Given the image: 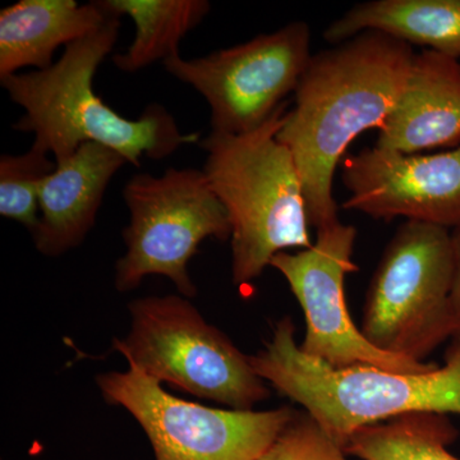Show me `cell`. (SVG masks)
Returning a JSON list of instances; mask_svg holds the SVG:
<instances>
[{
  "mask_svg": "<svg viewBox=\"0 0 460 460\" xmlns=\"http://www.w3.org/2000/svg\"><path fill=\"white\" fill-rule=\"evenodd\" d=\"M375 146L402 154L460 146V62L444 54H414L410 75Z\"/></svg>",
  "mask_w": 460,
  "mask_h": 460,
  "instance_id": "7c38bea8",
  "label": "cell"
},
{
  "mask_svg": "<svg viewBox=\"0 0 460 460\" xmlns=\"http://www.w3.org/2000/svg\"><path fill=\"white\" fill-rule=\"evenodd\" d=\"M119 30L120 18L108 14L95 31L66 47L50 68L0 78L9 99L25 111L14 129L32 133V146L56 163L86 142L113 148L127 163L140 166L142 157L164 160L183 145L201 141L198 133H181L163 105H148L138 119H128L96 95L93 77L113 50Z\"/></svg>",
  "mask_w": 460,
  "mask_h": 460,
  "instance_id": "7a4b0ae2",
  "label": "cell"
},
{
  "mask_svg": "<svg viewBox=\"0 0 460 460\" xmlns=\"http://www.w3.org/2000/svg\"><path fill=\"white\" fill-rule=\"evenodd\" d=\"M57 168L56 160L31 146L21 155L0 157V215L22 224L30 233L38 228L39 189Z\"/></svg>",
  "mask_w": 460,
  "mask_h": 460,
  "instance_id": "ac0fdd59",
  "label": "cell"
},
{
  "mask_svg": "<svg viewBox=\"0 0 460 460\" xmlns=\"http://www.w3.org/2000/svg\"><path fill=\"white\" fill-rule=\"evenodd\" d=\"M105 13L135 23V39L124 53L115 54L114 66L135 74L157 60L180 54L181 41L210 13L208 0H96Z\"/></svg>",
  "mask_w": 460,
  "mask_h": 460,
  "instance_id": "2e32d148",
  "label": "cell"
},
{
  "mask_svg": "<svg viewBox=\"0 0 460 460\" xmlns=\"http://www.w3.org/2000/svg\"><path fill=\"white\" fill-rule=\"evenodd\" d=\"M458 436L447 414L416 411L357 429L344 450L361 460H460L449 452Z\"/></svg>",
  "mask_w": 460,
  "mask_h": 460,
  "instance_id": "e0dca14e",
  "label": "cell"
},
{
  "mask_svg": "<svg viewBox=\"0 0 460 460\" xmlns=\"http://www.w3.org/2000/svg\"><path fill=\"white\" fill-rule=\"evenodd\" d=\"M341 181L349 192L344 210L372 219L460 226V146L441 153L402 154L366 147L341 162Z\"/></svg>",
  "mask_w": 460,
  "mask_h": 460,
  "instance_id": "8fae6325",
  "label": "cell"
},
{
  "mask_svg": "<svg viewBox=\"0 0 460 460\" xmlns=\"http://www.w3.org/2000/svg\"><path fill=\"white\" fill-rule=\"evenodd\" d=\"M313 246L278 253L270 266L286 278L304 311L302 352L332 368L372 366L383 370L420 374L438 363L381 352L354 323L345 298V279L358 271L353 261L357 229L341 222L316 230Z\"/></svg>",
  "mask_w": 460,
  "mask_h": 460,
  "instance_id": "30bf717a",
  "label": "cell"
},
{
  "mask_svg": "<svg viewBox=\"0 0 460 460\" xmlns=\"http://www.w3.org/2000/svg\"><path fill=\"white\" fill-rule=\"evenodd\" d=\"M289 102L255 131L210 132L204 171L228 214L232 280L251 286L278 253L313 246L307 204L292 154L279 140Z\"/></svg>",
  "mask_w": 460,
  "mask_h": 460,
  "instance_id": "277c9868",
  "label": "cell"
},
{
  "mask_svg": "<svg viewBox=\"0 0 460 460\" xmlns=\"http://www.w3.org/2000/svg\"><path fill=\"white\" fill-rule=\"evenodd\" d=\"M96 380L109 404L123 407L140 423L156 460H260L296 413L292 407H205L175 398L132 366Z\"/></svg>",
  "mask_w": 460,
  "mask_h": 460,
  "instance_id": "ba28073f",
  "label": "cell"
},
{
  "mask_svg": "<svg viewBox=\"0 0 460 460\" xmlns=\"http://www.w3.org/2000/svg\"><path fill=\"white\" fill-rule=\"evenodd\" d=\"M311 58L310 26L298 21L208 56L177 54L164 66L206 100L211 131L243 135L270 119L296 93Z\"/></svg>",
  "mask_w": 460,
  "mask_h": 460,
  "instance_id": "9c48e42d",
  "label": "cell"
},
{
  "mask_svg": "<svg viewBox=\"0 0 460 460\" xmlns=\"http://www.w3.org/2000/svg\"><path fill=\"white\" fill-rule=\"evenodd\" d=\"M452 232L404 222L390 239L363 304V337L381 352L425 362L452 339Z\"/></svg>",
  "mask_w": 460,
  "mask_h": 460,
  "instance_id": "8992f818",
  "label": "cell"
},
{
  "mask_svg": "<svg viewBox=\"0 0 460 460\" xmlns=\"http://www.w3.org/2000/svg\"><path fill=\"white\" fill-rule=\"evenodd\" d=\"M260 460H349L341 445L307 413L296 411Z\"/></svg>",
  "mask_w": 460,
  "mask_h": 460,
  "instance_id": "d6986e66",
  "label": "cell"
},
{
  "mask_svg": "<svg viewBox=\"0 0 460 460\" xmlns=\"http://www.w3.org/2000/svg\"><path fill=\"white\" fill-rule=\"evenodd\" d=\"M126 164L118 151L95 142L81 145L74 155L57 163L39 189L40 217L32 233L39 252L57 257L83 243L109 183Z\"/></svg>",
  "mask_w": 460,
  "mask_h": 460,
  "instance_id": "4fadbf2b",
  "label": "cell"
},
{
  "mask_svg": "<svg viewBox=\"0 0 460 460\" xmlns=\"http://www.w3.org/2000/svg\"><path fill=\"white\" fill-rule=\"evenodd\" d=\"M454 279L450 298V326L452 341H460V226L452 232Z\"/></svg>",
  "mask_w": 460,
  "mask_h": 460,
  "instance_id": "ffe728a7",
  "label": "cell"
},
{
  "mask_svg": "<svg viewBox=\"0 0 460 460\" xmlns=\"http://www.w3.org/2000/svg\"><path fill=\"white\" fill-rule=\"evenodd\" d=\"M129 334L114 349L129 366L229 410L253 411L270 396L268 384L219 329L180 296H147L128 305Z\"/></svg>",
  "mask_w": 460,
  "mask_h": 460,
  "instance_id": "5b68a950",
  "label": "cell"
},
{
  "mask_svg": "<svg viewBox=\"0 0 460 460\" xmlns=\"http://www.w3.org/2000/svg\"><path fill=\"white\" fill-rule=\"evenodd\" d=\"M366 31L385 33L460 59V0H372L354 5L323 32L338 45Z\"/></svg>",
  "mask_w": 460,
  "mask_h": 460,
  "instance_id": "9a60e30c",
  "label": "cell"
},
{
  "mask_svg": "<svg viewBox=\"0 0 460 460\" xmlns=\"http://www.w3.org/2000/svg\"><path fill=\"white\" fill-rule=\"evenodd\" d=\"M108 14L98 3L75 0H20L0 12V78L26 66L44 71L54 53L95 31Z\"/></svg>",
  "mask_w": 460,
  "mask_h": 460,
  "instance_id": "5bb4252c",
  "label": "cell"
},
{
  "mask_svg": "<svg viewBox=\"0 0 460 460\" xmlns=\"http://www.w3.org/2000/svg\"><path fill=\"white\" fill-rule=\"evenodd\" d=\"M411 45L366 31L311 58L278 140L292 154L316 230L341 222L335 172L361 133L380 129L410 75Z\"/></svg>",
  "mask_w": 460,
  "mask_h": 460,
  "instance_id": "6da1fadb",
  "label": "cell"
},
{
  "mask_svg": "<svg viewBox=\"0 0 460 460\" xmlns=\"http://www.w3.org/2000/svg\"><path fill=\"white\" fill-rule=\"evenodd\" d=\"M129 224L126 253L115 265V288L136 289L148 275L171 279L181 295H198L189 263L206 238L229 241L228 214L202 169L169 168L160 177L133 175L123 190Z\"/></svg>",
  "mask_w": 460,
  "mask_h": 460,
  "instance_id": "52a82bcc",
  "label": "cell"
},
{
  "mask_svg": "<svg viewBox=\"0 0 460 460\" xmlns=\"http://www.w3.org/2000/svg\"><path fill=\"white\" fill-rule=\"evenodd\" d=\"M250 359L268 385L302 405L343 449L357 429L402 414L460 416V341H452L443 365L420 374L372 366L332 368L302 352L295 323L287 316Z\"/></svg>",
  "mask_w": 460,
  "mask_h": 460,
  "instance_id": "3957f363",
  "label": "cell"
}]
</instances>
